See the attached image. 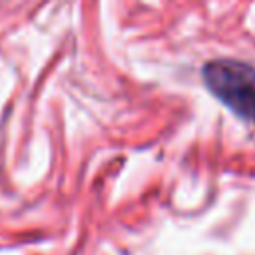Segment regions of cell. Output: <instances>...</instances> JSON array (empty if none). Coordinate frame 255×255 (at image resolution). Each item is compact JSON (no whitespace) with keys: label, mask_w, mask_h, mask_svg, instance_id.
<instances>
[{"label":"cell","mask_w":255,"mask_h":255,"mask_svg":"<svg viewBox=\"0 0 255 255\" xmlns=\"http://www.w3.org/2000/svg\"><path fill=\"white\" fill-rule=\"evenodd\" d=\"M209 92L235 116L255 124V68L239 60H213L203 68Z\"/></svg>","instance_id":"obj_1"}]
</instances>
